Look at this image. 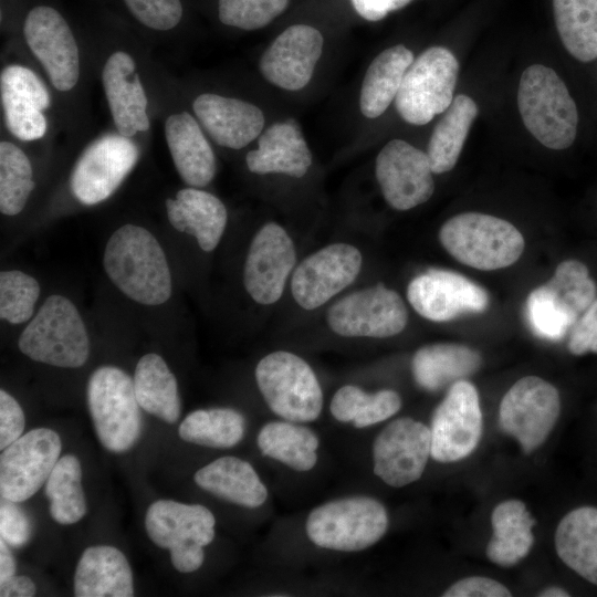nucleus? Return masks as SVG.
<instances>
[{"label": "nucleus", "instance_id": "nucleus-25", "mask_svg": "<svg viewBox=\"0 0 597 597\" xmlns=\"http://www.w3.org/2000/svg\"><path fill=\"white\" fill-rule=\"evenodd\" d=\"M76 597H132L134 578L125 554L112 545H94L81 555L73 578Z\"/></svg>", "mask_w": 597, "mask_h": 597}, {"label": "nucleus", "instance_id": "nucleus-38", "mask_svg": "<svg viewBox=\"0 0 597 597\" xmlns=\"http://www.w3.org/2000/svg\"><path fill=\"white\" fill-rule=\"evenodd\" d=\"M244 432L245 419L232 408L195 410L184 418L178 428L184 441L214 449L237 446Z\"/></svg>", "mask_w": 597, "mask_h": 597}, {"label": "nucleus", "instance_id": "nucleus-48", "mask_svg": "<svg viewBox=\"0 0 597 597\" xmlns=\"http://www.w3.org/2000/svg\"><path fill=\"white\" fill-rule=\"evenodd\" d=\"M568 349L577 356L597 354V297L570 327Z\"/></svg>", "mask_w": 597, "mask_h": 597}, {"label": "nucleus", "instance_id": "nucleus-8", "mask_svg": "<svg viewBox=\"0 0 597 597\" xmlns=\"http://www.w3.org/2000/svg\"><path fill=\"white\" fill-rule=\"evenodd\" d=\"M255 380L269 408L294 422L316 420L323 407L321 385L311 366L300 356L277 350L255 367Z\"/></svg>", "mask_w": 597, "mask_h": 597}, {"label": "nucleus", "instance_id": "nucleus-32", "mask_svg": "<svg viewBox=\"0 0 597 597\" xmlns=\"http://www.w3.org/2000/svg\"><path fill=\"white\" fill-rule=\"evenodd\" d=\"M480 354L464 345L432 344L418 349L411 369L416 383L436 391L474 374L481 366Z\"/></svg>", "mask_w": 597, "mask_h": 597}, {"label": "nucleus", "instance_id": "nucleus-51", "mask_svg": "<svg viewBox=\"0 0 597 597\" xmlns=\"http://www.w3.org/2000/svg\"><path fill=\"white\" fill-rule=\"evenodd\" d=\"M355 11L367 21H379L389 12L406 7L411 0H350Z\"/></svg>", "mask_w": 597, "mask_h": 597}, {"label": "nucleus", "instance_id": "nucleus-9", "mask_svg": "<svg viewBox=\"0 0 597 597\" xmlns=\"http://www.w3.org/2000/svg\"><path fill=\"white\" fill-rule=\"evenodd\" d=\"M459 63L443 46H431L413 60L395 98L400 117L412 125H426L453 101Z\"/></svg>", "mask_w": 597, "mask_h": 597}, {"label": "nucleus", "instance_id": "nucleus-22", "mask_svg": "<svg viewBox=\"0 0 597 597\" xmlns=\"http://www.w3.org/2000/svg\"><path fill=\"white\" fill-rule=\"evenodd\" d=\"M1 101L8 129L21 140H35L46 132L43 111L50 107V94L30 69L9 65L0 76Z\"/></svg>", "mask_w": 597, "mask_h": 597}, {"label": "nucleus", "instance_id": "nucleus-50", "mask_svg": "<svg viewBox=\"0 0 597 597\" xmlns=\"http://www.w3.org/2000/svg\"><path fill=\"white\" fill-rule=\"evenodd\" d=\"M512 594L503 584L482 576L460 579L450 586L443 597H510Z\"/></svg>", "mask_w": 597, "mask_h": 597}, {"label": "nucleus", "instance_id": "nucleus-17", "mask_svg": "<svg viewBox=\"0 0 597 597\" xmlns=\"http://www.w3.org/2000/svg\"><path fill=\"white\" fill-rule=\"evenodd\" d=\"M362 254L347 243L326 245L305 258L295 269L291 290L295 302L304 310H315L358 276Z\"/></svg>", "mask_w": 597, "mask_h": 597}, {"label": "nucleus", "instance_id": "nucleus-40", "mask_svg": "<svg viewBox=\"0 0 597 597\" xmlns=\"http://www.w3.org/2000/svg\"><path fill=\"white\" fill-rule=\"evenodd\" d=\"M400 407L401 398L394 390L368 394L357 386L346 385L334 394L329 409L337 421H353L355 428L362 429L385 421Z\"/></svg>", "mask_w": 597, "mask_h": 597}, {"label": "nucleus", "instance_id": "nucleus-53", "mask_svg": "<svg viewBox=\"0 0 597 597\" xmlns=\"http://www.w3.org/2000/svg\"><path fill=\"white\" fill-rule=\"evenodd\" d=\"M15 575V562L4 540H0V584Z\"/></svg>", "mask_w": 597, "mask_h": 597}, {"label": "nucleus", "instance_id": "nucleus-7", "mask_svg": "<svg viewBox=\"0 0 597 597\" xmlns=\"http://www.w3.org/2000/svg\"><path fill=\"white\" fill-rule=\"evenodd\" d=\"M214 525L216 519L206 506L174 500H157L145 514L149 540L168 549L174 568L185 574L203 564V547L213 541Z\"/></svg>", "mask_w": 597, "mask_h": 597}, {"label": "nucleus", "instance_id": "nucleus-43", "mask_svg": "<svg viewBox=\"0 0 597 597\" xmlns=\"http://www.w3.org/2000/svg\"><path fill=\"white\" fill-rule=\"evenodd\" d=\"M40 295V285L31 275L9 270L0 273V317L10 324L31 318Z\"/></svg>", "mask_w": 597, "mask_h": 597}, {"label": "nucleus", "instance_id": "nucleus-10", "mask_svg": "<svg viewBox=\"0 0 597 597\" xmlns=\"http://www.w3.org/2000/svg\"><path fill=\"white\" fill-rule=\"evenodd\" d=\"M559 412L558 390L543 378L526 376L503 396L499 426L517 440L525 453H531L545 442Z\"/></svg>", "mask_w": 597, "mask_h": 597}, {"label": "nucleus", "instance_id": "nucleus-36", "mask_svg": "<svg viewBox=\"0 0 597 597\" xmlns=\"http://www.w3.org/2000/svg\"><path fill=\"white\" fill-rule=\"evenodd\" d=\"M256 442L263 455L295 471L305 472L316 464L320 444L316 433L294 421L268 422L261 428Z\"/></svg>", "mask_w": 597, "mask_h": 597}, {"label": "nucleus", "instance_id": "nucleus-2", "mask_svg": "<svg viewBox=\"0 0 597 597\" xmlns=\"http://www.w3.org/2000/svg\"><path fill=\"white\" fill-rule=\"evenodd\" d=\"M517 106L527 130L547 148L561 150L574 143L577 107L553 69L533 64L524 70L517 90Z\"/></svg>", "mask_w": 597, "mask_h": 597}, {"label": "nucleus", "instance_id": "nucleus-44", "mask_svg": "<svg viewBox=\"0 0 597 597\" xmlns=\"http://www.w3.org/2000/svg\"><path fill=\"white\" fill-rule=\"evenodd\" d=\"M289 0H219L218 15L229 27L256 30L284 12Z\"/></svg>", "mask_w": 597, "mask_h": 597}, {"label": "nucleus", "instance_id": "nucleus-30", "mask_svg": "<svg viewBox=\"0 0 597 597\" xmlns=\"http://www.w3.org/2000/svg\"><path fill=\"white\" fill-rule=\"evenodd\" d=\"M555 547L566 566L597 585V507L579 506L567 513L557 525Z\"/></svg>", "mask_w": 597, "mask_h": 597}, {"label": "nucleus", "instance_id": "nucleus-24", "mask_svg": "<svg viewBox=\"0 0 597 597\" xmlns=\"http://www.w3.org/2000/svg\"><path fill=\"white\" fill-rule=\"evenodd\" d=\"M192 109L210 137L232 149L250 144L264 126L262 111L238 98L205 93L193 101Z\"/></svg>", "mask_w": 597, "mask_h": 597}, {"label": "nucleus", "instance_id": "nucleus-49", "mask_svg": "<svg viewBox=\"0 0 597 597\" xmlns=\"http://www.w3.org/2000/svg\"><path fill=\"white\" fill-rule=\"evenodd\" d=\"M24 413L19 402L4 389L0 390V449L18 440L24 430Z\"/></svg>", "mask_w": 597, "mask_h": 597}, {"label": "nucleus", "instance_id": "nucleus-14", "mask_svg": "<svg viewBox=\"0 0 597 597\" xmlns=\"http://www.w3.org/2000/svg\"><path fill=\"white\" fill-rule=\"evenodd\" d=\"M138 148L121 134L104 135L94 140L77 159L71 189L75 198L87 206L111 197L134 168Z\"/></svg>", "mask_w": 597, "mask_h": 597}, {"label": "nucleus", "instance_id": "nucleus-13", "mask_svg": "<svg viewBox=\"0 0 597 597\" xmlns=\"http://www.w3.org/2000/svg\"><path fill=\"white\" fill-rule=\"evenodd\" d=\"M62 450L57 432L35 428L4 448L0 454L1 498L21 503L45 484Z\"/></svg>", "mask_w": 597, "mask_h": 597}, {"label": "nucleus", "instance_id": "nucleus-19", "mask_svg": "<svg viewBox=\"0 0 597 597\" xmlns=\"http://www.w3.org/2000/svg\"><path fill=\"white\" fill-rule=\"evenodd\" d=\"M296 262L294 243L275 222L253 237L243 269V284L253 301L269 305L280 300Z\"/></svg>", "mask_w": 597, "mask_h": 597}, {"label": "nucleus", "instance_id": "nucleus-4", "mask_svg": "<svg viewBox=\"0 0 597 597\" xmlns=\"http://www.w3.org/2000/svg\"><path fill=\"white\" fill-rule=\"evenodd\" d=\"M19 349L32 360L78 368L90 356V338L76 306L65 296H49L22 331Z\"/></svg>", "mask_w": 597, "mask_h": 597}, {"label": "nucleus", "instance_id": "nucleus-37", "mask_svg": "<svg viewBox=\"0 0 597 597\" xmlns=\"http://www.w3.org/2000/svg\"><path fill=\"white\" fill-rule=\"evenodd\" d=\"M553 10L567 52L580 62L597 59V0H553Z\"/></svg>", "mask_w": 597, "mask_h": 597}, {"label": "nucleus", "instance_id": "nucleus-39", "mask_svg": "<svg viewBox=\"0 0 597 597\" xmlns=\"http://www.w3.org/2000/svg\"><path fill=\"white\" fill-rule=\"evenodd\" d=\"M50 515L59 524L82 520L87 511L82 486V465L74 454L61 457L45 482Z\"/></svg>", "mask_w": 597, "mask_h": 597}, {"label": "nucleus", "instance_id": "nucleus-1", "mask_svg": "<svg viewBox=\"0 0 597 597\" xmlns=\"http://www.w3.org/2000/svg\"><path fill=\"white\" fill-rule=\"evenodd\" d=\"M103 266L111 282L139 304L160 305L171 295L165 252L143 227L124 224L115 230L105 245Z\"/></svg>", "mask_w": 597, "mask_h": 597}, {"label": "nucleus", "instance_id": "nucleus-31", "mask_svg": "<svg viewBox=\"0 0 597 597\" xmlns=\"http://www.w3.org/2000/svg\"><path fill=\"white\" fill-rule=\"evenodd\" d=\"M493 537L486 545L488 558L503 567L516 565L533 546L535 520L519 500L498 504L491 515Z\"/></svg>", "mask_w": 597, "mask_h": 597}, {"label": "nucleus", "instance_id": "nucleus-23", "mask_svg": "<svg viewBox=\"0 0 597 597\" xmlns=\"http://www.w3.org/2000/svg\"><path fill=\"white\" fill-rule=\"evenodd\" d=\"M133 57L123 51L114 52L106 61L102 82L118 134L133 137L149 128L148 101Z\"/></svg>", "mask_w": 597, "mask_h": 597}, {"label": "nucleus", "instance_id": "nucleus-26", "mask_svg": "<svg viewBox=\"0 0 597 597\" xmlns=\"http://www.w3.org/2000/svg\"><path fill=\"white\" fill-rule=\"evenodd\" d=\"M166 211L172 228L195 237L201 250L217 248L228 220L219 198L196 187L184 188L166 200Z\"/></svg>", "mask_w": 597, "mask_h": 597}, {"label": "nucleus", "instance_id": "nucleus-33", "mask_svg": "<svg viewBox=\"0 0 597 597\" xmlns=\"http://www.w3.org/2000/svg\"><path fill=\"white\" fill-rule=\"evenodd\" d=\"M134 388L142 409L167 423H175L181 413L178 383L165 359L155 353L137 362Z\"/></svg>", "mask_w": 597, "mask_h": 597}, {"label": "nucleus", "instance_id": "nucleus-45", "mask_svg": "<svg viewBox=\"0 0 597 597\" xmlns=\"http://www.w3.org/2000/svg\"><path fill=\"white\" fill-rule=\"evenodd\" d=\"M526 315L534 333L546 339H561L574 325V321L556 303L545 285L528 295Z\"/></svg>", "mask_w": 597, "mask_h": 597}, {"label": "nucleus", "instance_id": "nucleus-6", "mask_svg": "<svg viewBox=\"0 0 597 597\" xmlns=\"http://www.w3.org/2000/svg\"><path fill=\"white\" fill-rule=\"evenodd\" d=\"M388 513L376 499L357 495L333 500L313 509L306 534L315 545L338 552H359L387 532Z\"/></svg>", "mask_w": 597, "mask_h": 597}, {"label": "nucleus", "instance_id": "nucleus-11", "mask_svg": "<svg viewBox=\"0 0 597 597\" xmlns=\"http://www.w3.org/2000/svg\"><path fill=\"white\" fill-rule=\"evenodd\" d=\"M407 322L402 298L383 284L355 291L327 312L329 328L344 337H390L402 332Z\"/></svg>", "mask_w": 597, "mask_h": 597}, {"label": "nucleus", "instance_id": "nucleus-16", "mask_svg": "<svg viewBox=\"0 0 597 597\" xmlns=\"http://www.w3.org/2000/svg\"><path fill=\"white\" fill-rule=\"evenodd\" d=\"M375 174L386 202L396 210L422 205L434 191L427 153L402 139H392L381 148Z\"/></svg>", "mask_w": 597, "mask_h": 597}, {"label": "nucleus", "instance_id": "nucleus-42", "mask_svg": "<svg viewBox=\"0 0 597 597\" xmlns=\"http://www.w3.org/2000/svg\"><path fill=\"white\" fill-rule=\"evenodd\" d=\"M544 285L574 322L597 297L595 281L589 276L587 266L577 260L562 262Z\"/></svg>", "mask_w": 597, "mask_h": 597}, {"label": "nucleus", "instance_id": "nucleus-34", "mask_svg": "<svg viewBox=\"0 0 597 597\" xmlns=\"http://www.w3.org/2000/svg\"><path fill=\"white\" fill-rule=\"evenodd\" d=\"M412 52L398 44L384 50L368 66L359 95V109L367 118L380 116L396 98Z\"/></svg>", "mask_w": 597, "mask_h": 597}, {"label": "nucleus", "instance_id": "nucleus-15", "mask_svg": "<svg viewBox=\"0 0 597 597\" xmlns=\"http://www.w3.org/2000/svg\"><path fill=\"white\" fill-rule=\"evenodd\" d=\"M430 455V428L409 417L398 418L374 441V473L390 486H406L421 478Z\"/></svg>", "mask_w": 597, "mask_h": 597}, {"label": "nucleus", "instance_id": "nucleus-12", "mask_svg": "<svg viewBox=\"0 0 597 597\" xmlns=\"http://www.w3.org/2000/svg\"><path fill=\"white\" fill-rule=\"evenodd\" d=\"M483 420L476 388L453 383L431 418V457L442 463L470 455L482 436Z\"/></svg>", "mask_w": 597, "mask_h": 597}, {"label": "nucleus", "instance_id": "nucleus-3", "mask_svg": "<svg viewBox=\"0 0 597 597\" xmlns=\"http://www.w3.org/2000/svg\"><path fill=\"white\" fill-rule=\"evenodd\" d=\"M442 247L459 262L482 271L515 263L524 250L522 233L509 221L480 212H463L439 231Z\"/></svg>", "mask_w": 597, "mask_h": 597}, {"label": "nucleus", "instance_id": "nucleus-46", "mask_svg": "<svg viewBox=\"0 0 597 597\" xmlns=\"http://www.w3.org/2000/svg\"><path fill=\"white\" fill-rule=\"evenodd\" d=\"M134 17L146 27L166 31L181 20L180 0H124Z\"/></svg>", "mask_w": 597, "mask_h": 597}, {"label": "nucleus", "instance_id": "nucleus-35", "mask_svg": "<svg viewBox=\"0 0 597 597\" xmlns=\"http://www.w3.org/2000/svg\"><path fill=\"white\" fill-rule=\"evenodd\" d=\"M478 115V105L468 95H457L434 126L427 155L433 174L450 171L457 164L471 125Z\"/></svg>", "mask_w": 597, "mask_h": 597}, {"label": "nucleus", "instance_id": "nucleus-47", "mask_svg": "<svg viewBox=\"0 0 597 597\" xmlns=\"http://www.w3.org/2000/svg\"><path fill=\"white\" fill-rule=\"evenodd\" d=\"M0 535L4 542L15 548L24 546L31 538L32 525L28 515L15 502L1 498Z\"/></svg>", "mask_w": 597, "mask_h": 597}, {"label": "nucleus", "instance_id": "nucleus-41", "mask_svg": "<svg viewBox=\"0 0 597 597\" xmlns=\"http://www.w3.org/2000/svg\"><path fill=\"white\" fill-rule=\"evenodd\" d=\"M27 155L10 142L0 143V210L6 216L20 213L34 188Z\"/></svg>", "mask_w": 597, "mask_h": 597}, {"label": "nucleus", "instance_id": "nucleus-5", "mask_svg": "<svg viewBox=\"0 0 597 597\" xmlns=\"http://www.w3.org/2000/svg\"><path fill=\"white\" fill-rule=\"evenodd\" d=\"M86 401L102 446L114 453L132 449L138 441L143 419L134 379L122 368L104 365L90 376Z\"/></svg>", "mask_w": 597, "mask_h": 597}, {"label": "nucleus", "instance_id": "nucleus-54", "mask_svg": "<svg viewBox=\"0 0 597 597\" xmlns=\"http://www.w3.org/2000/svg\"><path fill=\"white\" fill-rule=\"evenodd\" d=\"M538 596L541 597H568L569 594L565 589L558 586H552V587L543 589L538 594Z\"/></svg>", "mask_w": 597, "mask_h": 597}, {"label": "nucleus", "instance_id": "nucleus-29", "mask_svg": "<svg viewBox=\"0 0 597 597\" xmlns=\"http://www.w3.org/2000/svg\"><path fill=\"white\" fill-rule=\"evenodd\" d=\"M193 480L214 496L248 509L261 506L269 495L254 468L233 455L218 458L200 468Z\"/></svg>", "mask_w": 597, "mask_h": 597}, {"label": "nucleus", "instance_id": "nucleus-28", "mask_svg": "<svg viewBox=\"0 0 597 597\" xmlns=\"http://www.w3.org/2000/svg\"><path fill=\"white\" fill-rule=\"evenodd\" d=\"M165 136L180 178L190 187L207 186L216 175V157L197 121L187 112L172 114Z\"/></svg>", "mask_w": 597, "mask_h": 597}, {"label": "nucleus", "instance_id": "nucleus-18", "mask_svg": "<svg viewBox=\"0 0 597 597\" xmlns=\"http://www.w3.org/2000/svg\"><path fill=\"white\" fill-rule=\"evenodd\" d=\"M23 33L52 85L61 92L72 90L80 76V55L72 30L60 12L48 6L33 8L24 20Z\"/></svg>", "mask_w": 597, "mask_h": 597}, {"label": "nucleus", "instance_id": "nucleus-20", "mask_svg": "<svg viewBox=\"0 0 597 597\" xmlns=\"http://www.w3.org/2000/svg\"><path fill=\"white\" fill-rule=\"evenodd\" d=\"M407 298L422 317L447 322L465 313L483 312L489 296L483 287L453 271L429 269L412 279Z\"/></svg>", "mask_w": 597, "mask_h": 597}, {"label": "nucleus", "instance_id": "nucleus-21", "mask_svg": "<svg viewBox=\"0 0 597 597\" xmlns=\"http://www.w3.org/2000/svg\"><path fill=\"white\" fill-rule=\"evenodd\" d=\"M321 32L307 24L285 29L264 51L259 62L262 76L286 91L305 87L323 51Z\"/></svg>", "mask_w": 597, "mask_h": 597}, {"label": "nucleus", "instance_id": "nucleus-27", "mask_svg": "<svg viewBox=\"0 0 597 597\" xmlns=\"http://www.w3.org/2000/svg\"><path fill=\"white\" fill-rule=\"evenodd\" d=\"M245 163L254 174L301 178L312 165V153L294 122H279L262 133L258 148L247 154Z\"/></svg>", "mask_w": 597, "mask_h": 597}, {"label": "nucleus", "instance_id": "nucleus-52", "mask_svg": "<svg viewBox=\"0 0 597 597\" xmlns=\"http://www.w3.org/2000/svg\"><path fill=\"white\" fill-rule=\"evenodd\" d=\"M36 594L34 582L23 575H14L10 579L0 584L1 597H31Z\"/></svg>", "mask_w": 597, "mask_h": 597}]
</instances>
